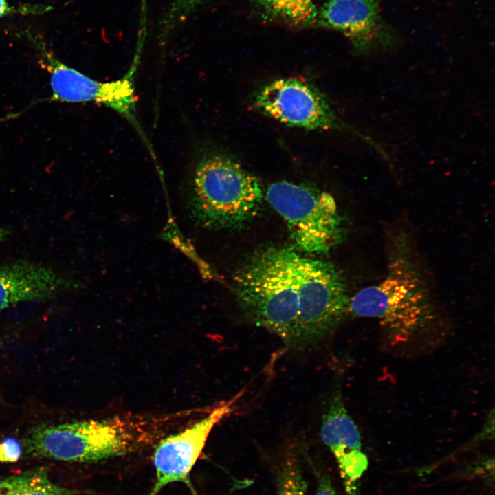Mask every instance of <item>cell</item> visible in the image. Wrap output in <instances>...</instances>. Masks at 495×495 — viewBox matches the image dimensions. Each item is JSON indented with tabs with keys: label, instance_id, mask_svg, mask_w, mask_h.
Returning a JSON list of instances; mask_svg holds the SVG:
<instances>
[{
	"label": "cell",
	"instance_id": "obj_1",
	"mask_svg": "<svg viewBox=\"0 0 495 495\" xmlns=\"http://www.w3.org/2000/svg\"><path fill=\"white\" fill-rule=\"evenodd\" d=\"M233 280L248 318L292 346L318 343L349 314L346 281L335 265L290 248L259 250Z\"/></svg>",
	"mask_w": 495,
	"mask_h": 495
},
{
	"label": "cell",
	"instance_id": "obj_2",
	"mask_svg": "<svg viewBox=\"0 0 495 495\" xmlns=\"http://www.w3.org/2000/svg\"><path fill=\"white\" fill-rule=\"evenodd\" d=\"M393 243L385 277L349 300V314L376 319L391 344L425 333L435 317L428 287L402 236Z\"/></svg>",
	"mask_w": 495,
	"mask_h": 495
},
{
	"label": "cell",
	"instance_id": "obj_3",
	"mask_svg": "<svg viewBox=\"0 0 495 495\" xmlns=\"http://www.w3.org/2000/svg\"><path fill=\"white\" fill-rule=\"evenodd\" d=\"M263 189L258 179L222 153H210L190 173L186 204L190 218L209 229H233L256 217Z\"/></svg>",
	"mask_w": 495,
	"mask_h": 495
},
{
	"label": "cell",
	"instance_id": "obj_4",
	"mask_svg": "<svg viewBox=\"0 0 495 495\" xmlns=\"http://www.w3.org/2000/svg\"><path fill=\"white\" fill-rule=\"evenodd\" d=\"M153 424L151 419L115 417L42 424L28 432L23 447L27 454L38 459L96 462L131 451Z\"/></svg>",
	"mask_w": 495,
	"mask_h": 495
},
{
	"label": "cell",
	"instance_id": "obj_5",
	"mask_svg": "<svg viewBox=\"0 0 495 495\" xmlns=\"http://www.w3.org/2000/svg\"><path fill=\"white\" fill-rule=\"evenodd\" d=\"M272 207L284 219L297 248L307 253L327 254L343 236V225L331 194L287 181L270 184L265 192Z\"/></svg>",
	"mask_w": 495,
	"mask_h": 495
},
{
	"label": "cell",
	"instance_id": "obj_6",
	"mask_svg": "<svg viewBox=\"0 0 495 495\" xmlns=\"http://www.w3.org/2000/svg\"><path fill=\"white\" fill-rule=\"evenodd\" d=\"M38 51V63L50 75L52 94L42 101L102 104L124 117L138 131L151 156L155 155L137 118L134 80L140 48L129 72L120 79L100 82L62 63L38 36L30 35Z\"/></svg>",
	"mask_w": 495,
	"mask_h": 495
},
{
	"label": "cell",
	"instance_id": "obj_7",
	"mask_svg": "<svg viewBox=\"0 0 495 495\" xmlns=\"http://www.w3.org/2000/svg\"><path fill=\"white\" fill-rule=\"evenodd\" d=\"M254 107L287 126L327 130L340 126L325 96L314 85L298 78L276 80L261 89Z\"/></svg>",
	"mask_w": 495,
	"mask_h": 495
},
{
	"label": "cell",
	"instance_id": "obj_8",
	"mask_svg": "<svg viewBox=\"0 0 495 495\" xmlns=\"http://www.w3.org/2000/svg\"><path fill=\"white\" fill-rule=\"evenodd\" d=\"M236 398L223 404L195 424L162 439L155 448L154 485L148 495H157L167 485L187 480L213 428L232 410Z\"/></svg>",
	"mask_w": 495,
	"mask_h": 495
},
{
	"label": "cell",
	"instance_id": "obj_9",
	"mask_svg": "<svg viewBox=\"0 0 495 495\" xmlns=\"http://www.w3.org/2000/svg\"><path fill=\"white\" fill-rule=\"evenodd\" d=\"M311 25L341 32L361 51L393 39L382 16L380 0H329L316 9Z\"/></svg>",
	"mask_w": 495,
	"mask_h": 495
},
{
	"label": "cell",
	"instance_id": "obj_10",
	"mask_svg": "<svg viewBox=\"0 0 495 495\" xmlns=\"http://www.w3.org/2000/svg\"><path fill=\"white\" fill-rule=\"evenodd\" d=\"M320 436L336 459L348 495H355L356 483L367 470L359 429L349 414L340 386L331 393L323 415Z\"/></svg>",
	"mask_w": 495,
	"mask_h": 495
},
{
	"label": "cell",
	"instance_id": "obj_11",
	"mask_svg": "<svg viewBox=\"0 0 495 495\" xmlns=\"http://www.w3.org/2000/svg\"><path fill=\"white\" fill-rule=\"evenodd\" d=\"M50 267L21 260L0 265V311L19 302L50 298L72 287Z\"/></svg>",
	"mask_w": 495,
	"mask_h": 495
},
{
	"label": "cell",
	"instance_id": "obj_12",
	"mask_svg": "<svg viewBox=\"0 0 495 495\" xmlns=\"http://www.w3.org/2000/svg\"><path fill=\"white\" fill-rule=\"evenodd\" d=\"M69 489L54 483L47 470L35 468L0 479V495H74Z\"/></svg>",
	"mask_w": 495,
	"mask_h": 495
},
{
	"label": "cell",
	"instance_id": "obj_13",
	"mask_svg": "<svg viewBox=\"0 0 495 495\" xmlns=\"http://www.w3.org/2000/svg\"><path fill=\"white\" fill-rule=\"evenodd\" d=\"M205 0H171L160 21V39L165 42L170 34L182 25Z\"/></svg>",
	"mask_w": 495,
	"mask_h": 495
},
{
	"label": "cell",
	"instance_id": "obj_14",
	"mask_svg": "<svg viewBox=\"0 0 495 495\" xmlns=\"http://www.w3.org/2000/svg\"><path fill=\"white\" fill-rule=\"evenodd\" d=\"M277 495H307V484L296 461L289 459L283 465L278 477Z\"/></svg>",
	"mask_w": 495,
	"mask_h": 495
},
{
	"label": "cell",
	"instance_id": "obj_15",
	"mask_svg": "<svg viewBox=\"0 0 495 495\" xmlns=\"http://www.w3.org/2000/svg\"><path fill=\"white\" fill-rule=\"evenodd\" d=\"M288 23L297 25H311L316 13L313 0H286Z\"/></svg>",
	"mask_w": 495,
	"mask_h": 495
},
{
	"label": "cell",
	"instance_id": "obj_16",
	"mask_svg": "<svg viewBox=\"0 0 495 495\" xmlns=\"http://www.w3.org/2000/svg\"><path fill=\"white\" fill-rule=\"evenodd\" d=\"M265 16L288 21L286 0H252Z\"/></svg>",
	"mask_w": 495,
	"mask_h": 495
},
{
	"label": "cell",
	"instance_id": "obj_17",
	"mask_svg": "<svg viewBox=\"0 0 495 495\" xmlns=\"http://www.w3.org/2000/svg\"><path fill=\"white\" fill-rule=\"evenodd\" d=\"M50 6H22L19 8L10 6L6 0H0V19L13 14L40 15L50 11Z\"/></svg>",
	"mask_w": 495,
	"mask_h": 495
},
{
	"label": "cell",
	"instance_id": "obj_18",
	"mask_svg": "<svg viewBox=\"0 0 495 495\" xmlns=\"http://www.w3.org/2000/svg\"><path fill=\"white\" fill-rule=\"evenodd\" d=\"M22 453L21 446L14 438L5 439L0 443V461L16 462Z\"/></svg>",
	"mask_w": 495,
	"mask_h": 495
},
{
	"label": "cell",
	"instance_id": "obj_19",
	"mask_svg": "<svg viewBox=\"0 0 495 495\" xmlns=\"http://www.w3.org/2000/svg\"><path fill=\"white\" fill-rule=\"evenodd\" d=\"M314 495H338L329 478L321 476L317 484Z\"/></svg>",
	"mask_w": 495,
	"mask_h": 495
},
{
	"label": "cell",
	"instance_id": "obj_20",
	"mask_svg": "<svg viewBox=\"0 0 495 495\" xmlns=\"http://www.w3.org/2000/svg\"><path fill=\"white\" fill-rule=\"evenodd\" d=\"M9 230L3 228H0V242L4 241L9 235Z\"/></svg>",
	"mask_w": 495,
	"mask_h": 495
},
{
	"label": "cell",
	"instance_id": "obj_21",
	"mask_svg": "<svg viewBox=\"0 0 495 495\" xmlns=\"http://www.w3.org/2000/svg\"><path fill=\"white\" fill-rule=\"evenodd\" d=\"M74 495H76V494H74Z\"/></svg>",
	"mask_w": 495,
	"mask_h": 495
}]
</instances>
